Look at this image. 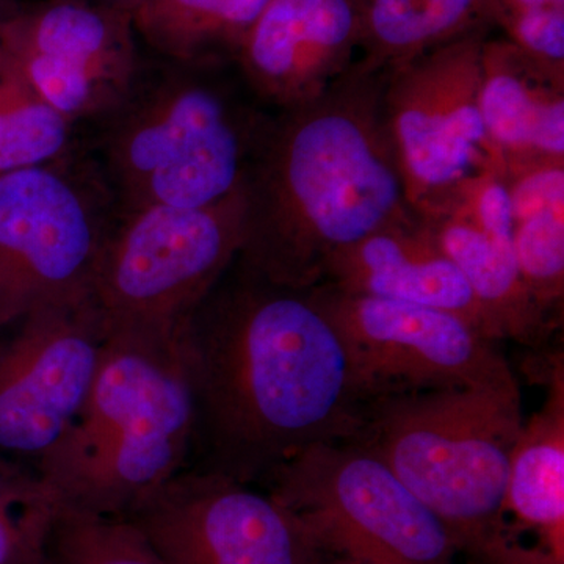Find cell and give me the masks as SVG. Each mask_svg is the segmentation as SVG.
<instances>
[{
    "label": "cell",
    "instance_id": "1",
    "mask_svg": "<svg viewBox=\"0 0 564 564\" xmlns=\"http://www.w3.org/2000/svg\"><path fill=\"white\" fill-rule=\"evenodd\" d=\"M195 393L193 467L248 485L314 444L351 440L364 400L347 348L310 291L239 259L181 329Z\"/></svg>",
    "mask_w": 564,
    "mask_h": 564
},
{
    "label": "cell",
    "instance_id": "2",
    "mask_svg": "<svg viewBox=\"0 0 564 564\" xmlns=\"http://www.w3.org/2000/svg\"><path fill=\"white\" fill-rule=\"evenodd\" d=\"M388 70L355 63L313 101L273 111L242 184L239 262L296 291L337 252L411 210L383 110Z\"/></svg>",
    "mask_w": 564,
    "mask_h": 564
},
{
    "label": "cell",
    "instance_id": "3",
    "mask_svg": "<svg viewBox=\"0 0 564 564\" xmlns=\"http://www.w3.org/2000/svg\"><path fill=\"white\" fill-rule=\"evenodd\" d=\"M141 65L124 101L98 122L96 162L117 214L203 207L242 188L273 110L234 62Z\"/></svg>",
    "mask_w": 564,
    "mask_h": 564
},
{
    "label": "cell",
    "instance_id": "4",
    "mask_svg": "<svg viewBox=\"0 0 564 564\" xmlns=\"http://www.w3.org/2000/svg\"><path fill=\"white\" fill-rule=\"evenodd\" d=\"M181 329L109 332L80 414L35 466L65 507L128 516L192 466L195 393Z\"/></svg>",
    "mask_w": 564,
    "mask_h": 564
},
{
    "label": "cell",
    "instance_id": "5",
    "mask_svg": "<svg viewBox=\"0 0 564 564\" xmlns=\"http://www.w3.org/2000/svg\"><path fill=\"white\" fill-rule=\"evenodd\" d=\"M522 425L519 386L436 389L369 400L345 443L380 458L473 564H491Z\"/></svg>",
    "mask_w": 564,
    "mask_h": 564
},
{
    "label": "cell",
    "instance_id": "6",
    "mask_svg": "<svg viewBox=\"0 0 564 564\" xmlns=\"http://www.w3.org/2000/svg\"><path fill=\"white\" fill-rule=\"evenodd\" d=\"M242 188L203 207L117 214L90 303L109 332L176 333L242 250Z\"/></svg>",
    "mask_w": 564,
    "mask_h": 564
},
{
    "label": "cell",
    "instance_id": "7",
    "mask_svg": "<svg viewBox=\"0 0 564 564\" xmlns=\"http://www.w3.org/2000/svg\"><path fill=\"white\" fill-rule=\"evenodd\" d=\"M117 217L95 161L66 158L0 176V329L47 306L90 300Z\"/></svg>",
    "mask_w": 564,
    "mask_h": 564
},
{
    "label": "cell",
    "instance_id": "8",
    "mask_svg": "<svg viewBox=\"0 0 564 564\" xmlns=\"http://www.w3.org/2000/svg\"><path fill=\"white\" fill-rule=\"evenodd\" d=\"M328 556L359 564H458L454 534L361 445L314 444L263 484Z\"/></svg>",
    "mask_w": 564,
    "mask_h": 564
},
{
    "label": "cell",
    "instance_id": "9",
    "mask_svg": "<svg viewBox=\"0 0 564 564\" xmlns=\"http://www.w3.org/2000/svg\"><path fill=\"white\" fill-rule=\"evenodd\" d=\"M311 296L336 326L364 403L455 388H513L496 340L458 315L321 284Z\"/></svg>",
    "mask_w": 564,
    "mask_h": 564
},
{
    "label": "cell",
    "instance_id": "10",
    "mask_svg": "<svg viewBox=\"0 0 564 564\" xmlns=\"http://www.w3.org/2000/svg\"><path fill=\"white\" fill-rule=\"evenodd\" d=\"M480 55L477 41H464L388 70L384 120L414 212L463 182L503 172L478 102Z\"/></svg>",
    "mask_w": 564,
    "mask_h": 564
},
{
    "label": "cell",
    "instance_id": "11",
    "mask_svg": "<svg viewBox=\"0 0 564 564\" xmlns=\"http://www.w3.org/2000/svg\"><path fill=\"white\" fill-rule=\"evenodd\" d=\"M109 328L87 302L33 311L0 329V456L36 466L84 408Z\"/></svg>",
    "mask_w": 564,
    "mask_h": 564
},
{
    "label": "cell",
    "instance_id": "12",
    "mask_svg": "<svg viewBox=\"0 0 564 564\" xmlns=\"http://www.w3.org/2000/svg\"><path fill=\"white\" fill-rule=\"evenodd\" d=\"M169 564H322L303 522L256 485L188 467L126 516Z\"/></svg>",
    "mask_w": 564,
    "mask_h": 564
},
{
    "label": "cell",
    "instance_id": "13",
    "mask_svg": "<svg viewBox=\"0 0 564 564\" xmlns=\"http://www.w3.org/2000/svg\"><path fill=\"white\" fill-rule=\"evenodd\" d=\"M132 11L51 0L0 25V47L36 95L70 124L113 113L141 69Z\"/></svg>",
    "mask_w": 564,
    "mask_h": 564
},
{
    "label": "cell",
    "instance_id": "14",
    "mask_svg": "<svg viewBox=\"0 0 564 564\" xmlns=\"http://www.w3.org/2000/svg\"><path fill=\"white\" fill-rule=\"evenodd\" d=\"M415 214L462 272L497 339L543 347L558 325L534 302L516 261L503 172L463 182Z\"/></svg>",
    "mask_w": 564,
    "mask_h": 564
},
{
    "label": "cell",
    "instance_id": "15",
    "mask_svg": "<svg viewBox=\"0 0 564 564\" xmlns=\"http://www.w3.org/2000/svg\"><path fill=\"white\" fill-rule=\"evenodd\" d=\"M358 29L351 0H272L234 62L267 109H291L313 101L347 73Z\"/></svg>",
    "mask_w": 564,
    "mask_h": 564
},
{
    "label": "cell",
    "instance_id": "16",
    "mask_svg": "<svg viewBox=\"0 0 564 564\" xmlns=\"http://www.w3.org/2000/svg\"><path fill=\"white\" fill-rule=\"evenodd\" d=\"M322 284L445 311L500 343L462 272L413 209L337 252Z\"/></svg>",
    "mask_w": 564,
    "mask_h": 564
},
{
    "label": "cell",
    "instance_id": "17",
    "mask_svg": "<svg viewBox=\"0 0 564 564\" xmlns=\"http://www.w3.org/2000/svg\"><path fill=\"white\" fill-rule=\"evenodd\" d=\"M543 406L511 455L491 564H564V366L554 359Z\"/></svg>",
    "mask_w": 564,
    "mask_h": 564
},
{
    "label": "cell",
    "instance_id": "18",
    "mask_svg": "<svg viewBox=\"0 0 564 564\" xmlns=\"http://www.w3.org/2000/svg\"><path fill=\"white\" fill-rule=\"evenodd\" d=\"M480 113L505 166L564 162V74L522 52L481 50Z\"/></svg>",
    "mask_w": 564,
    "mask_h": 564
},
{
    "label": "cell",
    "instance_id": "19",
    "mask_svg": "<svg viewBox=\"0 0 564 564\" xmlns=\"http://www.w3.org/2000/svg\"><path fill=\"white\" fill-rule=\"evenodd\" d=\"M516 261L534 302L555 325L564 306V162L505 166Z\"/></svg>",
    "mask_w": 564,
    "mask_h": 564
},
{
    "label": "cell",
    "instance_id": "20",
    "mask_svg": "<svg viewBox=\"0 0 564 564\" xmlns=\"http://www.w3.org/2000/svg\"><path fill=\"white\" fill-rule=\"evenodd\" d=\"M272 0H143L133 29L165 61L234 62Z\"/></svg>",
    "mask_w": 564,
    "mask_h": 564
},
{
    "label": "cell",
    "instance_id": "21",
    "mask_svg": "<svg viewBox=\"0 0 564 564\" xmlns=\"http://www.w3.org/2000/svg\"><path fill=\"white\" fill-rule=\"evenodd\" d=\"M74 128L36 95L0 47V176L66 158Z\"/></svg>",
    "mask_w": 564,
    "mask_h": 564
},
{
    "label": "cell",
    "instance_id": "22",
    "mask_svg": "<svg viewBox=\"0 0 564 564\" xmlns=\"http://www.w3.org/2000/svg\"><path fill=\"white\" fill-rule=\"evenodd\" d=\"M63 502L32 464L0 456V564H50Z\"/></svg>",
    "mask_w": 564,
    "mask_h": 564
},
{
    "label": "cell",
    "instance_id": "23",
    "mask_svg": "<svg viewBox=\"0 0 564 564\" xmlns=\"http://www.w3.org/2000/svg\"><path fill=\"white\" fill-rule=\"evenodd\" d=\"M477 7L478 0H369L366 25L375 52L364 63L391 70L414 61L458 31Z\"/></svg>",
    "mask_w": 564,
    "mask_h": 564
},
{
    "label": "cell",
    "instance_id": "24",
    "mask_svg": "<svg viewBox=\"0 0 564 564\" xmlns=\"http://www.w3.org/2000/svg\"><path fill=\"white\" fill-rule=\"evenodd\" d=\"M50 564H169L126 516L63 505L50 543Z\"/></svg>",
    "mask_w": 564,
    "mask_h": 564
},
{
    "label": "cell",
    "instance_id": "25",
    "mask_svg": "<svg viewBox=\"0 0 564 564\" xmlns=\"http://www.w3.org/2000/svg\"><path fill=\"white\" fill-rule=\"evenodd\" d=\"M513 32L519 50L545 68L564 74L563 7L519 10Z\"/></svg>",
    "mask_w": 564,
    "mask_h": 564
},
{
    "label": "cell",
    "instance_id": "26",
    "mask_svg": "<svg viewBox=\"0 0 564 564\" xmlns=\"http://www.w3.org/2000/svg\"><path fill=\"white\" fill-rule=\"evenodd\" d=\"M516 10L545 9V7H563V0H513Z\"/></svg>",
    "mask_w": 564,
    "mask_h": 564
},
{
    "label": "cell",
    "instance_id": "27",
    "mask_svg": "<svg viewBox=\"0 0 564 564\" xmlns=\"http://www.w3.org/2000/svg\"><path fill=\"white\" fill-rule=\"evenodd\" d=\"M90 2L102 3V6L115 7V9L133 11L143 0H90Z\"/></svg>",
    "mask_w": 564,
    "mask_h": 564
},
{
    "label": "cell",
    "instance_id": "28",
    "mask_svg": "<svg viewBox=\"0 0 564 564\" xmlns=\"http://www.w3.org/2000/svg\"><path fill=\"white\" fill-rule=\"evenodd\" d=\"M17 13V10L13 9V3L11 0H0V25L3 24L10 17Z\"/></svg>",
    "mask_w": 564,
    "mask_h": 564
},
{
    "label": "cell",
    "instance_id": "29",
    "mask_svg": "<svg viewBox=\"0 0 564 564\" xmlns=\"http://www.w3.org/2000/svg\"><path fill=\"white\" fill-rule=\"evenodd\" d=\"M322 564H359L356 562H351V560L339 558V556H328Z\"/></svg>",
    "mask_w": 564,
    "mask_h": 564
}]
</instances>
